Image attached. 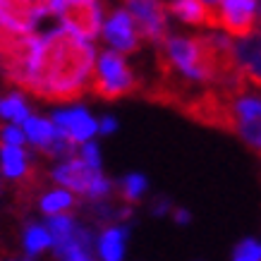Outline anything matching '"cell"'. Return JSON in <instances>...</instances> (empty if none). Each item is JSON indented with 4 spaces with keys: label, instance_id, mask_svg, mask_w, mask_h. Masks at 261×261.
Returning <instances> with one entry per match:
<instances>
[{
    "label": "cell",
    "instance_id": "cell-1",
    "mask_svg": "<svg viewBox=\"0 0 261 261\" xmlns=\"http://www.w3.org/2000/svg\"><path fill=\"white\" fill-rule=\"evenodd\" d=\"M94 70L96 48L91 41L60 27L39 36L19 89L48 103H72L91 89Z\"/></svg>",
    "mask_w": 261,
    "mask_h": 261
},
{
    "label": "cell",
    "instance_id": "cell-2",
    "mask_svg": "<svg viewBox=\"0 0 261 261\" xmlns=\"http://www.w3.org/2000/svg\"><path fill=\"white\" fill-rule=\"evenodd\" d=\"M50 177H53L60 187H67V190L74 192V194L87 197L89 201H106L108 194L115 190L113 182L103 175L101 168L89 166L80 153L60 161V163L53 168Z\"/></svg>",
    "mask_w": 261,
    "mask_h": 261
},
{
    "label": "cell",
    "instance_id": "cell-3",
    "mask_svg": "<svg viewBox=\"0 0 261 261\" xmlns=\"http://www.w3.org/2000/svg\"><path fill=\"white\" fill-rule=\"evenodd\" d=\"M139 89L135 72L129 70L125 60V53H120L115 48L98 53L94 70V82H91V91L103 101H115L122 96L135 94Z\"/></svg>",
    "mask_w": 261,
    "mask_h": 261
},
{
    "label": "cell",
    "instance_id": "cell-4",
    "mask_svg": "<svg viewBox=\"0 0 261 261\" xmlns=\"http://www.w3.org/2000/svg\"><path fill=\"white\" fill-rule=\"evenodd\" d=\"M230 132L261 159V94L252 87L230 96Z\"/></svg>",
    "mask_w": 261,
    "mask_h": 261
},
{
    "label": "cell",
    "instance_id": "cell-5",
    "mask_svg": "<svg viewBox=\"0 0 261 261\" xmlns=\"http://www.w3.org/2000/svg\"><path fill=\"white\" fill-rule=\"evenodd\" d=\"M103 15H106L103 0H65L58 19L67 32L94 41L103 32V22H106Z\"/></svg>",
    "mask_w": 261,
    "mask_h": 261
},
{
    "label": "cell",
    "instance_id": "cell-6",
    "mask_svg": "<svg viewBox=\"0 0 261 261\" xmlns=\"http://www.w3.org/2000/svg\"><path fill=\"white\" fill-rule=\"evenodd\" d=\"M122 5L132 15L142 39L159 46L168 36V5L163 0H122Z\"/></svg>",
    "mask_w": 261,
    "mask_h": 261
},
{
    "label": "cell",
    "instance_id": "cell-7",
    "mask_svg": "<svg viewBox=\"0 0 261 261\" xmlns=\"http://www.w3.org/2000/svg\"><path fill=\"white\" fill-rule=\"evenodd\" d=\"M218 27L230 36H247L259 27V3L256 0H221Z\"/></svg>",
    "mask_w": 261,
    "mask_h": 261
},
{
    "label": "cell",
    "instance_id": "cell-8",
    "mask_svg": "<svg viewBox=\"0 0 261 261\" xmlns=\"http://www.w3.org/2000/svg\"><path fill=\"white\" fill-rule=\"evenodd\" d=\"M103 39L111 48L120 50V53H137L139 50V41H142V34L137 29L132 15L122 10H113L111 17L103 22Z\"/></svg>",
    "mask_w": 261,
    "mask_h": 261
},
{
    "label": "cell",
    "instance_id": "cell-9",
    "mask_svg": "<svg viewBox=\"0 0 261 261\" xmlns=\"http://www.w3.org/2000/svg\"><path fill=\"white\" fill-rule=\"evenodd\" d=\"M232 56L247 84L252 89H261V27L232 41Z\"/></svg>",
    "mask_w": 261,
    "mask_h": 261
},
{
    "label": "cell",
    "instance_id": "cell-10",
    "mask_svg": "<svg viewBox=\"0 0 261 261\" xmlns=\"http://www.w3.org/2000/svg\"><path fill=\"white\" fill-rule=\"evenodd\" d=\"M43 17L41 0H0V27L12 32H36Z\"/></svg>",
    "mask_w": 261,
    "mask_h": 261
},
{
    "label": "cell",
    "instance_id": "cell-11",
    "mask_svg": "<svg viewBox=\"0 0 261 261\" xmlns=\"http://www.w3.org/2000/svg\"><path fill=\"white\" fill-rule=\"evenodd\" d=\"M53 122L74 144L89 142V139H94L98 135V122L91 118V113L87 108H80V106L65 108V111H56L53 113Z\"/></svg>",
    "mask_w": 261,
    "mask_h": 261
},
{
    "label": "cell",
    "instance_id": "cell-12",
    "mask_svg": "<svg viewBox=\"0 0 261 261\" xmlns=\"http://www.w3.org/2000/svg\"><path fill=\"white\" fill-rule=\"evenodd\" d=\"M53 252L60 259H70V261H89L96 252V238L94 232L84 225L77 223V228L72 230L67 238L53 242Z\"/></svg>",
    "mask_w": 261,
    "mask_h": 261
},
{
    "label": "cell",
    "instance_id": "cell-13",
    "mask_svg": "<svg viewBox=\"0 0 261 261\" xmlns=\"http://www.w3.org/2000/svg\"><path fill=\"white\" fill-rule=\"evenodd\" d=\"M0 168L3 175L12 182H36L32 180V163H29V153L24 146L17 144H0Z\"/></svg>",
    "mask_w": 261,
    "mask_h": 261
},
{
    "label": "cell",
    "instance_id": "cell-14",
    "mask_svg": "<svg viewBox=\"0 0 261 261\" xmlns=\"http://www.w3.org/2000/svg\"><path fill=\"white\" fill-rule=\"evenodd\" d=\"M168 12L175 15L180 22L192 24V27H211V29L218 27V15L199 0H170Z\"/></svg>",
    "mask_w": 261,
    "mask_h": 261
},
{
    "label": "cell",
    "instance_id": "cell-15",
    "mask_svg": "<svg viewBox=\"0 0 261 261\" xmlns=\"http://www.w3.org/2000/svg\"><path fill=\"white\" fill-rule=\"evenodd\" d=\"M22 129H24V135H27V142L32 144L34 149H39V153L46 151L48 146L60 137V129H58V125L53 122V118L46 120V118L29 115V118L24 120Z\"/></svg>",
    "mask_w": 261,
    "mask_h": 261
},
{
    "label": "cell",
    "instance_id": "cell-16",
    "mask_svg": "<svg viewBox=\"0 0 261 261\" xmlns=\"http://www.w3.org/2000/svg\"><path fill=\"white\" fill-rule=\"evenodd\" d=\"M127 235H129V228L111 223V225H108V228L98 235V242H96L98 256H101V259H106V261H120L122 256H125Z\"/></svg>",
    "mask_w": 261,
    "mask_h": 261
},
{
    "label": "cell",
    "instance_id": "cell-17",
    "mask_svg": "<svg viewBox=\"0 0 261 261\" xmlns=\"http://www.w3.org/2000/svg\"><path fill=\"white\" fill-rule=\"evenodd\" d=\"M74 206V192H70L67 187H58V190L46 192L39 201V211L46 216L53 214H67Z\"/></svg>",
    "mask_w": 261,
    "mask_h": 261
},
{
    "label": "cell",
    "instance_id": "cell-18",
    "mask_svg": "<svg viewBox=\"0 0 261 261\" xmlns=\"http://www.w3.org/2000/svg\"><path fill=\"white\" fill-rule=\"evenodd\" d=\"M46 249H53V235L46 225H39V223H32L29 228L24 230V252L27 256H36V254L46 252Z\"/></svg>",
    "mask_w": 261,
    "mask_h": 261
},
{
    "label": "cell",
    "instance_id": "cell-19",
    "mask_svg": "<svg viewBox=\"0 0 261 261\" xmlns=\"http://www.w3.org/2000/svg\"><path fill=\"white\" fill-rule=\"evenodd\" d=\"M0 118L10 120L15 125H24V120L29 118V106H27V101H24V96L19 91L0 96Z\"/></svg>",
    "mask_w": 261,
    "mask_h": 261
},
{
    "label": "cell",
    "instance_id": "cell-20",
    "mask_svg": "<svg viewBox=\"0 0 261 261\" xmlns=\"http://www.w3.org/2000/svg\"><path fill=\"white\" fill-rule=\"evenodd\" d=\"M146 190H149V182H146V177H144L142 173H129L127 177H122L118 185V194L122 201H127V204H135V201H139V199L146 194Z\"/></svg>",
    "mask_w": 261,
    "mask_h": 261
},
{
    "label": "cell",
    "instance_id": "cell-21",
    "mask_svg": "<svg viewBox=\"0 0 261 261\" xmlns=\"http://www.w3.org/2000/svg\"><path fill=\"white\" fill-rule=\"evenodd\" d=\"M46 228L50 230V235H53V242H58V240L67 238L72 230L77 228V221H74L72 216H67V214H53V216H48Z\"/></svg>",
    "mask_w": 261,
    "mask_h": 261
},
{
    "label": "cell",
    "instance_id": "cell-22",
    "mask_svg": "<svg viewBox=\"0 0 261 261\" xmlns=\"http://www.w3.org/2000/svg\"><path fill=\"white\" fill-rule=\"evenodd\" d=\"M232 259H238V261H259L261 259V245L254 238L242 240V242L232 249Z\"/></svg>",
    "mask_w": 261,
    "mask_h": 261
},
{
    "label": "cell",
    "instance_id": "cell-23",
    "mask_svg": "<svg viewBox=\"0 0 261 261\" xmlns=\"http://www.w3.org/2000/svg\"><path fill=\"white\" fill-rule=\"evenodd\" d=\"M27 142V135L24 129H19V125H5L0 127V144H17V146H24Z\"/></svg>",
    "mask_w": 261,
    "mask_h": 261
},
{
    "label": "cell",
    "instance_id": "cell-24",
    "mask_svg": "<svg viewBox=\"0 0 261 261\" xmlns=\"http://www.w3.org/2000/svg\"><path fill=\"white\" fill-rule=\"evenodd\" d=\"M77 153H80L82 159L87 161L89 166L101 168V149H98V144H96V142H91V139H89V142H82Z\"/></svg>",
    "mask_w": 261,
    "mask_h": 261
},
{
    "label": "cell",
    "instance_id": "cell-25",
    "mask_svg": "<svg viewBox=\"0 0 261 261\" xmlns=\"http://www.w3.org/2000/svg\"><path fill=\"white\" fill-rule=\"evenodd\" d=\"M151 211H153V216H168V214H173V204H170V199L166 197H159L156 199V204L151 206Z\"/></svg>",
    "mask_w": 261,
    "mask_h": 261
},
{
    "label": "cell",
    "instance_id": "cell-26",
    "mask_svg": "<svg viewBox=\"0 0 261 261\" xmlns=\"http://www.w3.org/2000/svg\"><path fill=\"white\" fill-rule=\"evenodd\" d=\"M118 129V120L111 118V115H106V118H101V122H98V135H113Z\"/></svg>",
    "mask_w": 261,
    "mask_h": 261
},
{
    "label": "cell",
    "instance_id": "cell-27",
    "mask_svg": "<svg viewBox=\"0 0 261 261\" xmlns=\"http://www.w3.org/2000/svg\"><path fill=\"white\" fill-rule=\"evenodd\" d=\"M173 221L177 223V225H187V223L192 221V214L187 208H173Z\"/></svg>",
    "mask_w": 261,
    "mask_h": 261
},
{
    "label": "cell",
    "instance_id": "cell-28",
    "mask_svg": "<svg viewBox=\"0 0 261 261\" xmlns=\"http://www.w3.org/2000/svg\"><path fill=\"white\" fill-rule=\"evenodd\" d=\"M199 3H204L208 10H214L216 15H218V8H221V0H199Z\"/></svg>",
    "mask_w": 261,
    "mask_h": 261
},
{
    "label": "cell",
    "instance_id": "cell-29",
    "mask_svg": "<svg viewBox=\"0 0 261 261\" xmlns=\"http://www.w3.org/2000/svg\"><path fill=\"white\" fill-rule=\"evenodd\" d=\"M259 3V27H261V0H256Z\"/></svg>",
    "mask_w": 261,
    "mask_h": 261
},
{
    "label": "cell",
    "instance_id": "cell-30",
    "mask_svg": "<svg viewBox=\"0 0 261 261\" xmlns=\"http://www.w3.org/2000/svg\"><path fill=\"white\" fill-rule=\"evenodd\" d=\"M0 187H3V182H0Z\"/></svg>",
    "mask_w": 261,
    "mask_h": 261
}]
</instances>
